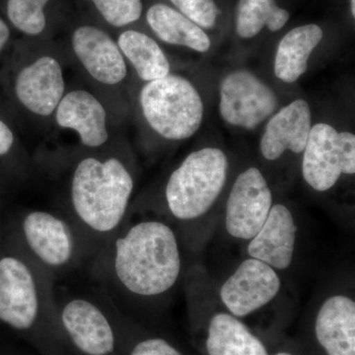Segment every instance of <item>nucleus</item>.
Masks as SVG:
<instances>
[{"label":"nucleus","mask_w":355,"mask_h":355,"mask_svg":"<svg viewBox=\"0 0 355 355\" xmlns=\"http://www.w3.org/2000/svg\"><path fill=\"white\" fill-rule=\"evenodd\" d=\"M181 268L176 234L164 222H139L114 243V275L133 295H162L176 284Z\"/></svg>","instance_id":"f257e3e1"},{"label":"nucleus","mask_w":355,"mask_h":355,"mask_svg":"<svg viewBox=\"0 0 355 355\" xmlns=\"http://www.w3.org/2000/svg\"><path fill=\"white\" fill-rule=\"evenodd\" d=\"M133 191L128 168L116 157L84 158L72 175V207L84 226L106 234L118 228Z\"/></svg>","instance_id":"f03ea898"},{"label":"nucleus","mask_w":355,"mask_h":355,"mask_svg":"<svg viewBox=\"0 0 355 355\" xmlns=\"http://www.w3.org/2000/svg\"><path fill=\"white\" fill-rule=\"evenodd\" d=\"M228 166L226 154L214 147L187 156L166 186V202L173 216L180 220L205 216L225 186Z\"/></svg>","instance_id":"7ed1b4c3"},{"label":"nucleus","mask_w":355,"mask_h":355,"mask_svg":"<svg viewBox=\"0 0 355 355\" xmlns=\"http://www.w3.org/2000/svg\"><path fill=\"white\" fill-rule=\"evenodd\" d=\"M139 103L148 125L166 139H190L202 125V98L183 76L169 73L147 83L140 91Z\"/></svg>","instance_id":"20e7f679"},{"label":"nucleus","mask_w":355,"mask_h":355,"mask_svg":"<svg viewBox=\"0 0 355 355\" xmlns=\"http://www.w3.org/2000/svg\"><path fill=\"white\" fill-rule=\"evenodd\" d=\"M302 159V175L313 190L327 191L342 175L355 173V135L340 132L328 123L311 128Z\"/></svg>","instance_id":"39448f33"},{"label":"nucleus","mask_w":355,"mask_h":355,"mask_svg":"<svg viewBox=\"0 0 355 355\" xmlns=\"http://www.w3.org/2000/svg\"><path fill=\"white\" fill-rule=\"evenodd\" d=\"M277 106L275 91L252 72L236 70L222 80L219 111L229 125L253 130L272 116Z\"/></svg>","instance_id":"423d86ee"},{"label":"nucleus","mask_w":355,"mask_h":355,"mask_svg":"<svg viewBox=\"0 0 355 355\" xmlns=\"http://www.w3.org/2000/svg\"><path fill=\"white\" fill-rule=\"evenodd\" d=\"M272 207V193L260 170L240 173L226 203L225 228L235 239L250 241L263 227Z\"/></svg>","instance_id":"0eeeda50"},{"label":"nucleus","mask_w":355,"mask_h":355,"mask_svg":"<svg viewBox=\"0 0 355 355\" xmlns=\"http://www.w3.org/2000/svg\"><path fill=\"white\" fill-rule=\"evenodd\" d=\"M280 289L282 280L277 270L249 258L222 284L219 295L228 313L241 319L272 302Z\"/></svg>","instance_id":"6e6552de"},{"label":"nucleus","mask_w":355,"mask_h":355,"mask_svg":"<svg viewBox=\"0 0 355 355\" xmlns=\"http://www.w3.org/2000/svg\"><path fill=\"white\" fill-rule=\"evenodd\" d=\"M40 297L34 272L15 257L0 259V321L17 330L31 328L38 318Z\"/></svg>","instance_id":"1a4fd4ad"},{"label":"nucleus","mask_w":355,"mask_h":355,"mask_svg":"<svg viewBox=\"0 0 355 355\" xmlns=\"http://www.w3.org/2000/svg\"><path fill=\"white\" fill-rule=\"evenodd\" d=\"M14 90L18 101L28 111L40 116H51L64 96L62 65L51 55L37 58L20 70Z\"/></svg>","instance_id":"9d476101"},{"label":"nucleus","mask_w":355,"mask_h":355,"mask_svg":"<svg viewBox=\"0 0 355 355\" xmlns=\"http://www.w3.org/2000/svg\"><path fill=\"white\" fill-rule=\"evenodd\" d=\"M71 44L77 60L98 83L114 86L127 76L125 58L118 44L99 28H77L72 35Z\"/></svg>","instance_id":"9b49d317"},{"label":"nucleus","mask_w":355,"mask_h":355,"mask_svg":"<svg viewBox=\"0 0 355 355\" xmlns=\"http://www.w3.org/2000/svg\"><path fill=\"white\" fill-rule=\"evenodd\" d=\"M26 242L44 265L62 268L73 258L74 236L69 224L51 212L34 210L23 220Z\"/></svg>","instance_id":"f8f14e48"},{"label":"nucleus","mask_w":355,"mask_h":355,"mask_svg":"<svg viewBox=\"0 0 355 355\" xmlns=\"http://www.w3.org/2000/svg\"><path fill=\"white\" fill-rule=\"evenodd\" d=\"M65 331L77 349L86 355H108L114 352V335L108 318L91 301L76 298L62 311Z\"/></svg>","instance_id":"ddd939ff"},{"label":"nucleus","mask_w":355,"mask_h":355,"mask_svg":"<svg viewBox=\"0 0 355 355\" xmlns=\"http://www.w3.org/2000/svg\"><path fill=\"white\" fill-rule=\"evenodd\" d=\"M297 225L286 205H272L270 214L258 233L250 240L247 252L250 258L284 270L291 266L295 252Z\"/></svg>","instance_id":"4468645a"},{"label":"nucleus","mask_w":355,"mask_h":355,"mask_svg":"<svg viewBox=\"0 0 355 355\" xmlns=\"http://www.w3.org/2000/svg\"><path fill=\"white\" fill-rule=\"evenodd\" d=\"M312 128V116L308 103L298 99L273 114L266 123L261 139V153L268 161L277 160L287 150L304 151Z\"/></svg>","instance_id":"2eb2a0df"},{"label":"nucleus","mask_w":355,"mask_h":355,"mask_svg":"<svg viewBox=\"0 0 355 355\" xmlns=\"http://www.w3.org/2000/svg\"><path fill=\"white\" fill-rule=\"evenodd\" d=\"M55 113L58 125L76 132L84 146L98 148L108 141L106 109L92 93L81 89L70 91Z\"/></svg>","instance_id":"dca6fc26"},{"label":"nucleus","mask_w":355,"mask_h":355,"mask_svg":"<svg viewBox=\"0 0 355 355\" xmlns=\"http://www.w3.org/2000/svg\"><path fill=\"white\" fill-rule=\"evenodd\" d=\"M317 342L327 355H355V302L342 294L324 301L315 320Z\"/></svg>","instance_id":"f3484780"},{"label":"nucleus","mask_w":355,"mask_h":355,"mask_svg":"<svg viewBox=\"0 0 355 355\" xmlns=\"http://www.w3.org/2000/svg\"><path fill=\"white\" fill-rule=\"evenodd\" d=\"M205 347L209 355H270L249 327L228 312L216 313L210 320Z\"/></svg>","instance_id":"a211bd4d"},{"label":"nucleus","mask_w":355,"mask_h":355,"mask_svg":"<svg viewBox=\"0 0 355 355\" xmlns=\"http://www.w3.org/2000/svg\"><path fill=\"white\" fill-rule=\"evenodd\" d=\"M323 39V31L316 24L294 28L279 42L275 60V74L284 83L297 81L308 69L313 51Z\"/></svg>","instance_id":"6ab92c4d"},{"label":"nucleus","mask_w":355,"mask_h":355,"mask_svg":"<svg viewBox=\"0 0 355 355\" xmlns=\"http://www.w3.org/2000/svg\"><path fill=\"white\" fill-rule=\"evenodd\" d=\"M146 19L156 36L165 43L187 46L198 53H205L211 46L209 37L200 26L172 7L155 4L147 11Z\"/></svg>","instance_id":"aec40b11"},{"label":"nucleus","mask_w":355,"mask_h":355,"mask_svg":"<svg viewBox=\"0 0 355 355\" xmlns=\"http://www.w3.org/2000/svg\"><path fill=\"white\" fill-rule=\"evenodd\" d=\"M119 48L137 76L146 83L170 73V64L160 46L144 33L128 30L119 36Z\"/></svg>","instance_id":"412c9836"},{"label":"nucleus","mask_w":355,"mask_h":355,"mask_svg":"<svg viewBox=\"0 0 355 355\" xmlns=\"http://www.w3.org/2000/svg\"><path fill=\"white\" fill-rule=\"evenodd\" d=\"M289 12L275 0H239L236 13V31L243 39H252L265 27L272 32L282 29Z\"/></svg>","instance_id":"4be33fe9"},{"label":"nucleus","mask_w":355,"mask_h":355,"mask_svg":"<svg viewBox=\"0 0 355 355\" xmlns=\"http://www.w3.org/2000/svg\"><path fill=\"white\" fill-rule=\"evenodd\" d=\"M49 0H7V16L16 29L37 36L46 25L44 8Z\"/></svg>","instance_id":"5701e85b"},{"label":"nucleus","mask_w":355,"mask_h":355,"mask_svg":"<svg viewBox=\"0 0 355 355\" xmlns=\"http://www.w3.org/2000/svg\"><path fill=\"white\" fill-rule=\"evenodd\" d=\"M100 14L110 25L123 27L139 19L141 0H92Z\"/></svg>","instance_id":"b1692460"},{"label":"nucleus","mask_w":355,"mask_h":355,"mask_svg":"<svg viewBox=\"0 0 355 355\" xmlns=\"http://www.w3.org/2000/svg\"><path fill=\"white\" fill-rule=\"evenodd\" d=\"M175 6L200 28L211 29L216 25L219 9L214 0H170Z\"/></svg>","instance_id":"393cba45"},{"label":"nucleus","mask_w":355,"mask_h":355,"mask_svg":"<svg viewBox=\"0 0 355 355\" xmlns=\"http://www.w3.org/2000/svg\"><path fill=\"white\" fill-rule=\"evenodd\" d=\"M130 355H184L164 338H153L135 345Z\"/></svg>","instance_id":"a878e982"},{"label":"nucleus","mask_w":355,"mask_h":355,"mask_svg":"<svg viewBox=\"0 0 355 355\" xmlns=\"http://www.w3.org/2000/svg\"><path fill=\"white\" fill-rule=\"evenodd\" d=\"M14 144V135L11 128L0 120V156L6 155Z\"/></svg>","instance_id":"bb28decb"},{"label":"nucleus","mask_w":355,"mask_h":355,"mask_svg":"<svg viewBox=\"0 0 355 355\" xmlns=\"http://www.w3.org/2000/svg\"><path fill=\"white\" fill-rule=\"evenodd\" d=\"M9 38H10V30L6 23L0 18V51L3 50Z\"/></svg>","instance_id":"cd10ccee"},{"label":"nucleus","mask_w":355,"mask_h":355,"mask_svg":"<svg viewBox=\"0 0 355 355\" xmlns=\"http://www.w3.org/2000/svg\"><path fill=\"white\" fill-rule=\"evenodd\" d=\"M350 11H352V16L355 17V0H350Z\"/></svg>","instance_id":"c85d7f7f"},{"label":"nucleus","mask_w":355,"mask_h":355,"mask_svg":"<svg viewBox=\"0 0 355 355\" xmlns=\"http://www.w3.org/2000/svg\"><path fill=\"white\" fill-rule=\"evenodd\" d=\"M275 355H294V354H291V352H277V354H275Z\"/></svg>","instance_id":"c756f323"}]
</instances>
